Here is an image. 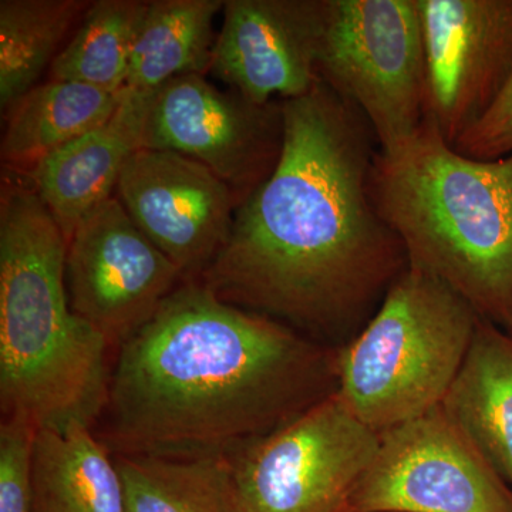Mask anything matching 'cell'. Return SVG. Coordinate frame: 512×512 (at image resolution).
<instances>
[{
	"label": "cell",
	"mask_w": 512,
	"mask_h": 512,
	"mask_svg": "<svg viewBox=\"0 0 512 512\" xmlns=\"http://www.w3.org/2000/svg\"><path fill=\"white\" fill-rule=\"evenodd\" d=\"M454 150L461 156L494 161L512 153V79L491 110L470 128Z\"/></svg>",
	"instance_id": "cell-23"
},
{
	"label": "cell",
	"mask_w": 512,
	"mask_h": 512,
	"mask_svg": "<svg viewBox=\"0 0 512 512\" xmlns=\"http://www.w3.org/2000/svg\"><path fill=\"white\" fill-rule=\"evenodd\" d=\"M222 12L210 73L256 104L311 92L323 0H225Z\"/></svg>",
	"instance_id": "cell-13"
},
{
	"label": "cell",
	"mask_w": 512,
	"mask_h": 512,
	"mask_svg": "<svg viewBox=\"0 0 512 512\" xmlns=\"http://www.w3.org/2000/svg\"><path fill=\"white\" fill-rule=\"evenodd\" d=\"M380 434L332 394L229 456L237 512H343Z\"/></svg>",
	"instance_id": "cell-7"
},
{
	"label": "cell",
	"mask_w": 512,
	"mask_h": 512,
	"mask_svg": "<svg viewBox=\"0 0 512 512\" xmlns=\"http://www.w3.org/2000/svg\"><path fill=\"white\" fill-rule=\"evenodd\" d=\"M318 72L365 116L380 150L426 120V59L416 0H323Z\"/></svg>",
	"instance_id": "cell-6"
},
{
	"label": "cell",
	"mask_w": 512,
	"mask_h": 512,
	"mask_svg": "<svg viewBox=\"0 0 512 512\" xmlns=\"http://www.w3.org/2000/svg\"><path fill=\"white\" fill-rule=\"evenodd\" d=\"M126 512H237L229 458L116 457Z\"/></svg>",
	"instance_id": "cell-19"
},
{
	"label": "cell",
	"mask_w": 512,
	"mask_h": 512,
	"mask_svg": "<svg viewBox=\"0 0 512 512\" xmlns=\"http://www.w3.org/2000/svg\"><path fill=\"white\" fill-rule=\"evenodd\" d=\"M504 330L505 332H507V335L510 336V338L512 339V303L510 315H508L507 323H505Z\"/></svg>",
	"instance_id": "cell-24"
},
{
	"label": "cell",
	"mask_w": 512,
	"mask_h": 512,
	"mask_svg": "<svg viewBox=\"0 0 512 512\" xmlns=\"http://www.w3.org/2000/svg\"><path fill=\"white\" fill-rule=\"evenodd\" d=\"M147 92L124 89L116 113L90 133L43 158L28 171L67 242L74 229L113 197L128 158L141 148Z\"/></svg>",
	"instance_id": "cell-14"
},
{
	"label": "cell",
	"mask_w": 512,
	"mask_h": 512,
	"mask_svg": "<svg viewBox=\"0 0 512 512\" xmlns=\"http://www.w3.org/2000/svg\"><path fill=\"white\" fill-rule=\"evenodd\" d=\"M66 281L74 313L120 348L185 279L110 197L67 242Z\"/></svg>",
	"instance_id": "cell-10"
},
{
	"label": "cell",
	"mask_w": 512,
	"mask_h": 512,
	"mask_svg": "<svg viewBox=\"0 0 512 512\" xmlns=\"http://www.w3.org/2000/svg\"><path fill=\"white\" fill-rule=\"evenodd\" d=\"M123 92L59 80L33 87L6 114L0 144L3 164L28 173L49 154L106 123Z\"/></svg>",
	"instance_id": "cell-17"
},
{
	"label": "cell",
	"mask_w": 512,
	"mask_h": 512,
	"mask_svg": "<svg viewBox=\"0 0 512 512\" xmlns=\"http://www.w3.org/2000/svg\"><path fill=\"white\" fill-rule=\"evenodd\" d=\"M343 512H512V490L443 406L379 433Z\"/></svg>",
	"instance_id": "cell-8"
},
{
	"label": "cell",
	"mask_w": 512,
	"mask_h": 512,
	"mask_svg": "<svg viewBox=\"0 0 512 512\" xmlns=\"http://www.w3.org/2000/svg\"><path fill=\"white\" fill-rule=\"evenodd\" d=\"M282 109L279 163L239 205L227 245L198 281L229 305L339 349L409 261L370 197L379 143L365 116L322 79Z\"/></svg>",
	"instance_id": "cell-1"
},
{
	"label": "cell",
	"mask_w": 512,
	"mask_h": 512,
	"mask_svg": "<svg viewBox=\"0 0 512 512\" xmlns=\"http://www.w3.org/2000/svg\"><path fill=\"white\" fill-rule=\"evenodd\" d=\"M90 3L79 0L0 2V107L8 114L53 63L57 46Z\"/></svg>",
	"instance_id": "cell-20"
},
{
	"label": "cell",
	"mask_w": 512,
	"mask_h": 512,
	"mask_svg": "<svg viewBox=\"0 0 512 512\" xmlns=\"http://www.w3.org/2000/svg\"><path fill=\"white\" fill-rule=\"evenodd\" d=\"M147 6L148 2L140 0L90 3L76 35L50 66L52 80L89 84L109 93L123 92Z\"/></svg>",
	"instance_id": "cell-21"
},
{
	"label": "cell",
	"mask_w": 512,
	"mask_h": 512,
	"mask_svg": "<svg viewBox=\"0 0 512 512\" xmlns=\"http://www.w3.org/2000/svg\"><path fill=\"white\" fill-rule=\"evenodd\" d=\"M338 350L184 281L119 348L120 454L229 457L338 392Z\"/></svg>",
	"instance_id": "cell-2"
},
{
	"label": "cell",
	"mask_w": 512,
	"mask_h": 512,
	"mask_svg": "<svg viewBox=\"0 0 512 512\" xmlns=\"http://www.w3.org/2000/svg\"><path fill=\"white\" fill-rule=\"evenodd\" d=\"M370 197L413 268L504 329L512 303V153L473 160L429 120L410 140L377 150Z\"/></svg>",
	"instance_id": "cell-4"
},
{
	"label": "cell",
	"mask_w": 512,
	"mask_h": 512,
	"mask_svg": "<svg viewBox=\"0 0 512 512\" xmlns=\"http://www.w3.org/2000/svg\"><path fill=\"white\" fill-rule=\"evenodd\" d=\"M481 316L453 289L407 266L355 339L338 350V396L377 433L443 404Z\"/></svg>",
	"instance_id": "cell-5"
},
{
	"label": "cell",
	"mask_w": 512,
	"mask_h": 512,
	"mask_svg": "<svg viewBox=\"0 0 512 512\" xmlns=\"http://www.w3.org/2000/svg\"><path fill=\"white\" fill-rule=\"evenodd\" d=\"M426 119L456 147L512 79V0H416Z\"/></svg>",
	"instance_id": "cell-11"
},
{
	"label": "cell",
	"mask_w": 512,
	"mask_h": 512,
	"mask_svg": "<svg viewBox=\"0 0 512 512\" xmlns=\"http://www.w3.org/2000/svg\"><path fill=\"white\" fill-rule=\"evenodd\" d=\"M67 239L33 188L0 195V403L37 430L92 427L109 400L107 340L76 315Z\"/></svg>",
	"instance_id": "cell-3"
},
{
	"label": "cell",
	"mask_w": 512,
	"mask_h": 512,
	"mask_svg": "<svg viewBox=\"0 0 512 512\" xmlns=\"http://www.w3.org/2000/svg\"><path fill=\"white\" fill-rule=\"evenodd\" d=\"M282 100L256 104L187 74L147 92L141 148L207 165L242 204L274 173L284 148Z\"/></svg>",
	"instance_id": "cell-9"
},
{
	"label": "cell",
	"mask_w": 512,
	"mask_h": 512,
	"mask_svg": "<svg viewBox=\"0 0 512 512\" xmlns=\"http://www.w3.org/2000/svg\"><path fill=\"white\" fill-rule=\"evenodd\" d=\"M225 0L148 2L131 53L126 89L151 92L161 84L210 73L215 16Z\"/></svg>",
	"instance_id": "cell-18"
},
{
	"label": "cell",
	"mask_w": 512,
	"mask_h": 512,
	"mask_svg": "<svg viewBox=\"0 0 512 512\" xmlns=\"http://www.w3.org/2000/svg\"><path fill=\"white\" fill-rule=\"evenodd\" d=\"M444 412L512 490V339L481 318Z\"/></svg>",
	"instance_id": "cell-15"
},
{
	"label": "cell",
	"mask_w": 512,
	"mask_h": 512,
	"mask_svg": "<svg viewBox=\"0 0 512 512\" xmlns=\"http://www.w3.org/2000/svg\"><path fill=\"white\" fill-rule=\"evenodd\" d=\"M37 429L22 417L0 426V512H33V447Z\"/></svg>",
	"instance_id": "cell-22"
},
{
	"label": "cell",
	"mask_w": 512,
	"mask_h": 512,
	"mask_svg": "<svg viewBox=\"0 0 512 512\" xmlns=\"http://www.w3.org/2000/svg\"><path fill=\"white\" fill-rule=\"evenodd\" d=\"M33 512H126L116 458L90 427L37 430Z\"/></svg>",
	"instance_id": "cell-16"
},
{
	"label": "cell",
	"mask_w": 512,
	"mask_h": 512,
	"mask_svg": "<svg viewBox=\"0 0 512 512\" xmlns=\"http://www.w3.org/2000/svg\"><path fill=\"white\" fill-rule=\"evenodd\" d=\"M116 198L185 281H198L227 245L238 208L234 192L207 165L150 148L128 158Z\"/></svg>",
	"instance_id": "cell-12"
}]
</instances>
